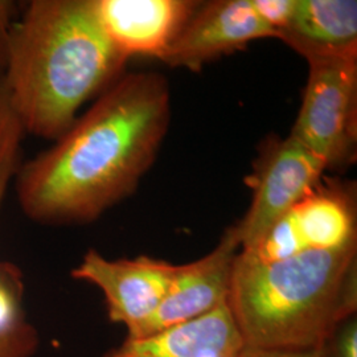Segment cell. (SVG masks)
<instances>
[{
  "instance_id": "cell-1",
  "label": "cell",
  "mask_w": 357,
  "mask_h": 357,
  "mask_svg": "<svg viewBox=\"0 0 357 357\" xmlns=\"http://www.w3.org/2000/svg\"><path fill=\"white\" fill-rule=\"evenodd\" d=\"M171 97L165 77L118 78L50 150L16 174L22 211L40 224L97 220L130 196L166 137Z\"/></svg>"
},
{
  "instance_id": "cell-2",
  "label": "cell",
  "mask_w": 357,
  "mask_h": 357,
  "mask_svg": "<svg viewBox=\"0 0 357 357\" xmlns=\"http://www.w3.org/2000/svg\"><path fill=\"white\" fill-rule=\"evenodd\" d=\"M126 61L103 31L96 0H33L13 26L3 78L26 134L57 141Z\"/></svg>"
},
{
  "instance_id": "cell-3",
  "label": "cell",
  "mask_w": 357,
  "mask_h": 357,
  "mask_svg": "<svg viewBox=\"0 0 357 357\" xmlns=\"http://www.w3.org/2000/svg\"><path fill=\"white\" fill-rule=\"evenodd\" d=\"M228 306L245 345L318 348L337 323L356 315L357 246L273 261L240 252Z\"/></svg>"
},
{
  "instance_id": "cell-4",
  "label": "cell",
  "mask_w": 357,
  "mask_h": 357,
  "mask_svg": "<svg viewBox=\"0 0 357 357\" xmlns=\"http://www.w3.org/2000/svg\"><path fill=\"white\" fill-rule=\"evenodd\" d=\"M303 100L290 135L327 169L356 156L357 53L310 60Z\"/></svg>"
},
{
  "instance_id": "cell-5",
  "label": "cell",
  "mask_w": 357,
  "mask_h": 357,
  "mask_svg": "<svg viewBox=\"0 0 357 357\" xmlns=\"http://www.w3.org/2000/svg\"><path fill=\"white\" fill-rule=\"evenodd\" d=\"M324 163L293 135L273 137L261 146L246 178L253 191L250 208L234 225L241 249L253 246L280 218L323 181Z\"/></svg>"
},
{
  "instance_id": "cell-6",
  "label": "cell",
  "mask_w": 357,
  "mask_h": 357,
  "mask_svg": "<svg viewBox=\"0 0 357 357\" xmlns=\"http://www.w3.org/2000/svg\"><path fill=\"white\" fill-rule=\"evenodd\" d=\"M351 246H357L355 190L328 180L321 181L253 246L240 252L259 261H273L307 250Z\"/></svg>"
},
{
  "instance_id": "cell-7",
  "label": "cell",
  "mask_w": 357,
  "mask_h": 357,
  "mask_svg": "<svg viewBox=\"0 0 357 357\" xmlns=\"http://www.w3.org/2000/svg\"><path fill=\"white\" fill-rule=\"evenodd\" d=\"M176 266L147 255L109 259L90 249L72 277L97 286L110 321L123 324L128 337H138L168 293Z\"/></svg>"
},
{
  "instance_id": "cell-8",
  "label": "cell",
  "mask_w": 357,
  "mask_h": 357,
  "mask_svg": "<svg viewBox=\"0 0 357 357\" xmlns=\"http://www.w3.org/2000/svg\"><path fill=\"white\" fill-rule=\"evenodd\" d=\"M240 249L237 231L230 227L208 255L178 265L168 293L138 337L203 318L228 305L233 268Z\"/></svg>"
},
{
  "instance_id": "cell-9",
  "label": "cell",
  "mask_w": 357,
  "mask_h": 357,
  "mask_svg": "<svg viewBox=\"0 0 357 357\" xmlns=\"http://www.w3.org/2000/svg\"><path fill=\"white\" fill-rule=\"evenodd\" d=\"M268 38H275V32L255 13L250 0L202 3L160 61L197 72L224 54Z\"/></svg>"
},
{
  "instance_id": "cell-10",
  "label": "cell",
  "mask_w": 357,
  "mask_h": 357,
  "mask_svg": "<svg viewBox=\"0 0 357 357\" xmlns=\"http://www.w3.org/2000/svg\"><path fill=\"white\" fill-rule=\"evenodd\" d=\"M191 0H96L103 31L126 60H162L200 7Z\"/></svg>"
},
{
  "instance_id": "cell-11",
  "label": "cell",
  "mask_w": 357,
  "mask_h": 357,
  "mask_svg": "<svg viewBox=\"0 0 357 357\" xmlns=\"http://www.w3.org/2000/svg\"><path fill=\"white\" fill-rule=\"evenodd\" d=\"M26 131L13 109L0 100V208L22 165ZM38 333L28 319L20 268L0 261V357H33Z\"/></svg>"
},
{
  "instance_id": "cell-12",
  "label": "cell",
  "mask_w": 357,
  "mask_h": 357,
  "mask_svg": "<svg viewBox=\"0 0 357 357\" xmlns=\"http://www.w3.org/2000/svg\"><path fill=\"white\" fill-rule=\"evenodd\" d=\"M243 336L228 305L203 318L126 340L102 357H238Z\"/></svg>"
},
{
  "instance_id": "cell-13",
  "label": "cell",
  "mask_w": 357,
  "mask_h": 357,
  "mask_svg": "<svg viewBox=\"0 0 357 357\" xmlns=\"http://www.w3.org/2000/svg\"><path fill=\"white\" fill-rule=\"evenodd\" d=\"M277 38L307 61L357 53V3L295 0L293 15Z\"/></svg>"
},
{
  "instance_id": "cell-14",
  "label": "cell",
  "mask_w": 357,
  "mask_h": 357,
  "mask_svg": "<svg viewBox=\"0 0 357 357\" xmlns=\"http://www.w3.org/2000/svg\"><path fill=\"white\" fill-rule=\"evenodd\" d=\"M320 357H357L356 315L337 323L319 345Z\"/></svg>"
},
{
  "instance_id": "cell-15",
  "label": "cell",
  "mask_w": 357,
  "mask_h": 357,
  "mask_svg": "<svg viewBox=\"0 0 357 357\" xmlns=\"http://www.w3.org/2000/svg\"><path fill=\"white\" fill-rule=\"evenodd\" d=\"M255 13L277 33L289 23L294 13L295 0H250Z\"/></svg>"
},
{
  "instance_id": "cell-16",
  "label": "cell",
  "mask_w": 357,
  "mask_h": 357,
  "mask_svg": "<svg viewBox=\"0 0 357 357\" xmlns=\"http://www.w3.org/2000/svg\"><path fill=\"white\" fill-rule=\"evenodd\" d=\"M16 15L17 6L15 1L0 0V77L4 76L8 64L11 32L16 23Z\"/></svg>"
},
{
  "instance_id": "cell-17",
  "label": "cell",
  "mask_w": 357,
  "mask_h": 357,
  "mask_svg": "<svg viewBox=\"0 0 357 357\" xmlns=\"http://www.w3.org/2000/svg\"><path fill=\"white\" fill-rule=\"evenodd\" d=\"M238 357H320V352L319 347L311 349H283L245 345Z\"/></svg>"
}]
</instances>
